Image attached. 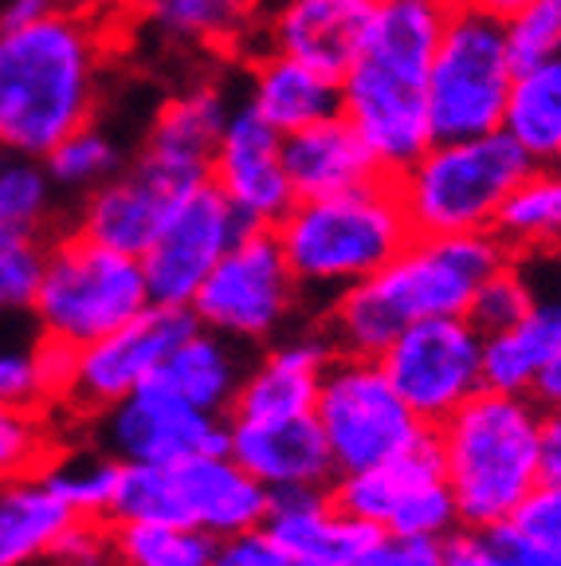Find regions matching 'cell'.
<instances>
[{
	"label": "cell",
	"mask_w": 561,
	"mask_h": 566,
	"mask_svg": "<svg viewBox=\"0 0 561 566\" xmlns=\"http://www.w3.org/2000/svg\"><path fill=\"white\" fill-rule=\"evenodd\" d=\"M507 260V244L495 232H413L389 264L322 303L318 323L338 354L381 358V350L421 318L467 315L479 283Z\"/></svg>",
	"instance_id": "6da1fadb"
},
{
	"label": "cell",
	"mask_w": 561,
	"mask_h": 566,
	"mask_svg": "<svg viewBox=\"0 0 561 566\" xmlns=\"http://www.w3.org/2000/svg\"><path fill=\"white\" fill-rule=\"evenodd\" d=\"M110 28L71 9L0 32V150L40 158L95 123Z\"/></svg>",
	"instance_id": "7a4b0ae2"
},
{
	"label": "cell",
	"mask_w": 561,
	"mask_h": 566,
	"mask_svg": "<svg viewBox=\"0 0 561 566\" xmlns=\"http://www.w3.org/2000/svg\"><path fill=\"white\" fill-rule=\"evenodd\" d=\"M447 9L440 0H381L353 63L338 75V115L385 177L432 142L428 67Z\"/></svg>",
	"instance_id": "3957f363"
},
{
	"label": "cell",
	"mask_w": 561,
	"mask_h": 566,
	"mask_svg": "<svg viewBox=\"0 0 561 566\" xmlns=\"http://www.w3.org/2000/svg\"><path fill=\"white\" fill-rule=\"evenodd\" d=\"M432 433L456 495L459 527L499 531L542 480V401L534 394L483 386Z\"/></svg>",
	"instance_id": "277c9868"
},
{
	"label": "cell",
	"mask_w": 561,
	"mask_h": 566,
	"mask_svg": "<svg viewBox=\"0 0 561 566\" xmlns=\"http://www.w3.org/2000/svg\"><path fill=\"white\" fill-rule=\"evenodd\" d=\"M272 232L307 303L322 307L389 264L413 237V224L396 181L381 174L342 193L298 197Z\"/></svg>",
	"instance_id": "5b68a950"
},
{
	"label": "cell",
	"mask_w": 561,
	"mask_h": 566,
	"mask_svg": "<svg viewBox=\"0 0 561 566\" xmlns=\"http://www.w3.org/2000/svg\"><path fill=\"white\" fill-rule=\"evenodd\" d=\"M530 158L502 130L475 138H432L393 177L413 232H491Z\"/></svg>",
	"instance_id": "8992f818"
},
{
	"label": "cell",
	"mask_w": 561,
	"mask_h": 566,
	"mask_svg": "<svg viewBox=\"0 0 561 566\" xmlns=\"http://www.w3.org/2000/svg\"><path fill=\"white\" fill-rule=\"evenodd\" d=\"M272 492L229 452H197L173 464H123L106 523H177L212 539L260 531Z\"/></svg>",
	"instance_id": "52a82bcc"
},
{
	"label": "cell",
	"mask_w": 561,
	"mask_h": 566,
	"mask_svg": "<svg viewBox=\"0 0 561 566\" xmlns=\"http://www.w3.org/2000/svg\"><path fill=\"white\" fill-rule=\"evenodd\" d=\"M146 307L149 292L138 256L95 244L75 229L67 237L47 240L44 275L32 300L40 335L80 350L130 323Z\"/></svg>",
	"instance_id": "ba28073f"
},
{
	"label": "cell",
	"mask_w": 561,
	"mask_h": 566,
	"mask_svg": "<svg viewBox=\"0 0 561 566\" xmlns=\"http://www.w3.org/2000/svg\"><path fill=\"white\" fill-rule=\"evenodd\" d=\"M518 60L507 24L467 4L447 9L428 67L432 138H475L502 130Z\"/></svg>",
	"instance_id": "9c48e42d"
},
{
	"label": "cell",
	"mask_w": 561,
	"mask_h": 566,
	"mask_svg": "<svg viewBox=\"0 0 561 566\" xmlns=\"http://www.w3.org/2000/svg\"><path fill=\"white\" fill-rule=\"evenodd\" d=\"M307 307V295L290 275L287 256L272 229L240 232L189 303L201 327L216 331L247 350L295 331Z\"/></svg>",
	"instance_id": "30bf717a"
},
{
	"label": "cell",
	"mask_w": 561,
	"mask_h": 566,
	"mask_svg": "<svg viewBox=\"0 0 561 566\" xmlns=\"http://www.w3.org/2000/svg\"><path fill=\"white\" fill-rule=\"evenodd\" d=\"M315 421L330 452L334 476L385 464L432 433L404 406L378 358H358V354H338L322 374Z\"/></svg>",
	"instance_id": "8fae6325"
},
{
	"label": "cell",
	"mask_w": 561,
	"mask_h": 566,
	"mask_svg": "<svg viewBox=\"0 0 561 566\" xmlns=\"http://www.w3.org/2000/svg\"><path fill=\"white\" fill-rule=\"evenodd\" d=\"M334 504L381 535H424L447 539L459 527L456 495L447 488L436 433L421 437L401 457L330 480Z\"/></svg>",
	"instance_id": "7c38bea8"
},
{
	"label": "cell",
	"mask_w": 561,
	"mask_h": 566,
	"mask_svg": "<svg viewBox=\"0 0 561 566\" xmlns=\"http://www.w3.org/2000/svg\"><path fill=\"white\" fill-rule=\"evenodd\" d=\"M381 370L428 429L483 389V335L467 315L421 318L381 350Z\"/></svg>",
	"instance_id": "4fadbf2b"
},
{
	"label": "cell",
	"mask_w": 561,
	"mask_h": 566,
	"mask_svg": "<svg viewBox=\"0 0 561 566\" xmlns=\"http://www.w3.org/2000/svg\"><path fill=\"white\" fill-rule=\"evenodd\" d=\"M87 424L91 444L123 464H173L197 452H229V417L204 413L158 381L87 417Z\"/></svg>",
	"instance_id": "5bb4252c"
},
{
	"label": "cell",
	"mask_w": 561,
	"mask_h": 566,
	"mask_svg": "<svg viewBox=\"0 0 561 566\" xmlns=\"http://www.w3.org/2000/svg\"><path fill=\"white\" fill-rule=\"evenodd\" d=\"M197 327V318L189 307H161L149 303L141 315L130 323L115 327L110 335L95 338V343L80 346L75 354V374H71V389L63 398V409L75 417H95L106 406L123 401L138 386L154 381L161 363L169 358L177 343Z\"/></svg>",
	"instance_id": "9a60e30c"
},
{
	"label": "cell",
	"mask_w": 561,
	"mask_h": 566,
	"mask_svg": "<svg viewBox=\"0 0 561 566\" xmlns=\"http://www.w3.org/2000/svg\"><path fill=\"white\" fill-rule=\"evenodd\" d=\"M240 232H244L240 217L209 181L197 186L193 193H184L154 237V244L141 252L149 303L189 307Z\"/></svg>",
	"instance_id": "2e32d148"
},
{
	"label": "cell",
	"mask_w": 561,
	"mask_h": 566,
	"mask_svg": "<svg viewBox=\"0 0 561 566\" xmlns=\"http://www.w3.org/2000/svg\"><path fill=\"white\" fill-rule=\"evenodd\" d=\"M209 186L229 201L244 229H275L295 205V189L283 166V134L244 103H232L229 123L212 146Z\"/></svg>",
	"instance_id": "e0dca14e"
},
{
	"label": "cell",
	"mask_w": 561,
	"mask_h": 566,
	"mask_svg": "<svg viewBox=\"0 0 561 566\" xmlns=\"http://www.w3.org/2000/svg\"><path fill=\"white\" fill-rule=\"evenodd\" d=\"M378 4L381 0H260L252 48L283 52L338 80L358 55Z\"/></svg>",
	"instance_id": "ac0fdd59"
},
{
	"label": "cell",
	"mask_w": 561,
	"mask_h": 566,
	"mask_svg": "<svg viewBox=\"0 0 561 566\" xmlns=\"http://www.w3.org/2000/svg\"><path fill=\"white\" fill-rule=\"evenodd\" d=\"M338 358V346L326 335V327H303L279 335L275 343L260 346L244 370L229 417L240 421H272V417H303L315 413L318 386L330 363Z\"/></svg>",
	"instance_id": "d6986e66"
},
{
	"label": "cell",
	"mask_w": 561,
	"mask_h": 566,
	"mask_svg": "<svg viewBox=\"0 0 561 566\" xmlns=\"http://www.w3.org/2000/svg\"><path fill=\"white\" fill-rule=\"evenodd\" d=\"M534 280V300L502 331L483 335V386L502 394H534L542 370L561 350V256H518Z\"/></svg>",
	"instance_id": "ffe728a7"
},
{
	"label": "cell",
	"mask_w": 561,
	"mask_h": 566,
	"mask_svg": "<svg viewBox=\"0 0 561 566\" xmlns=\"http://www.w3.org/2000/svg\"><path fill=\"white\" fill-rule=\"evenodd\" d=\"M232 98L216 80L184 83L177 95H169L158 106V115L149 123L146 142L134 161L149 166L161 181L189 193V189L209 181L212 146L229 123Z\"/></svg>",
	"instance_id": "44dd1931"
},
{
	"label": "cell",
	"mask_w": 561,
	"mask_h": 566,
	"mask_svg": "<svg viewBox=\"0 0 561 566\" xmlns=\"http://www.w3.org/2000/svg\"><path fill=\"white\" fill-rule=\"evenodd\" d=\"M260 531L295 566H353L381 539L378 527L353 520L334 504L330 488L272 492V507Z\"/></svg>",
	"instance_id": "7402d4cb"
},
{
	"label": "cell",
	"mask_w": 561,
	"mask_h": 566,
	"mask_svg": "<svg viewBox=\"0 0 561 566\" xmlns=\"http://www.w3.org/2000/svg\"><path fill=\"white\" fill-rule=\"evenodd\" d=\"M181 197V189L161 181L149 166L130 161L115 177H106L103 186L87 189L80 217H75V232H83L95 244H106L115 252L141 260V252L154 244V237L161 232V224H166V217Z\"/></svg>",
	"instance_id": "603a6c76"
},
{
	"label": "cell",
	"mask_w": 561,
	"mask_h": 566,
	"mask_svg": "<svg viewBox=\"0 0 561 566\" xmlns=\"http://www.w3.org/2000/svg\"><path fill=\"white\" fill-rule=\"evenodd\" d=\"M229 457L267 492L287 488H330L334 464L318 433L315 413L240 421L229 417Z\"/></svg>",
	"instance_id": "cb8c5ba5"
},
{
	"label": "cell",
	"mask_w": 561,
	"mask_h": 566,
	"mask_svg": "<svg viewBox=\"0 0 561 566\" xmlns=\"http://www.w3.org/2000/svg\"><path fill=\"white\" fill-rule=\"evenodd\" d=\"M240 103L255 111L272 130L290 134L318 118L338 115V80L283 52L252 48L244 60V98Z\"/></svg>",
	"instance_id": "d4e9b609"
},
{
	"label": "cell",
	"mask_w": 561,
	"mask_h": 566,
	"mask_svg": "<svg viewBox=\"0 0 561 566\" xmlns=\"http://www.w3.org/2000/svg\"><path fill=\"white\" fill-rule=\"evenodd\" d=\"M283 166L298 197H326L381 177L373 154L342 115L318 118L303 130L283 134Z\"/></svg>",
	"instance_id": "484cf974"
},
{
	"label": "cell",
	"mask_w": 561,
	"mask_h": 566,
	"mask_svg": "<svg viewBox=\"0 0 561 566\" xmlns=\"http://www.w3.org/2000/svg\"><path fill=\"white\" fill-rule=\"evenodd\" d=\"M247 363H252L247 346L232 343V338L216 335V331L197 323V327L169 350V358L161 363V370L154 374V381L173 389L177 398L204 409V413L229 417Z\"/></svg>",
	"instance_id": "4316f807"
},
{
	"label": "cell",
	"mask_w": 561,
	"mask_h": 566,
	"mask_svg": "<svg viewBox=\"0 0 561 566\" xmlns=\"http://www.w3.org/2000/svg\"><path fill=\"white\" fill-rule=\"evenodd\" d=\"M75 520L80 515L40 480V472L0 480V566L47 558Z\"/></svg>",
	"instance_id": "83f0119b"
},
{
	"label": "cell",
	"mask_w": 561,
	"mask_h": 566,
	"mask_svg": "<svg viewBox=\"0 0 561 566\" xmlns=\"http://www.w3.org/2000/svg\"><path fill=\"white\" fill-rule=\"evenodd\" d=\"M502 134L530 166H561V52L515 71Z\"/></svg>",
	"instance_id": "f1b7e54d"
},
{
	"label": "cell",
	"mask_w": 561,
	"mask_h": 566,
	"mask_svg": "<svg viewBox=\"0 0 561 566\" xmlns=\"http://www.w3.org/2000/svg\"><path fill=\"white\" fill-rule=\"evenodd\" d=\"M141 12L169 44L232 52V48H252L260 0H158Z\"/></svg>",
	"instance_id": "f546056e"
},
{
	"label": "cell",
	"mask_w": 561,
	"mask_h": 566,
	"mask_svg": "<svg viewBox=\"0 0 561 566\" xmlns=\"http://www.w3.org/2000/svg\"><path fill=\"white\" fill-rule=\"evenodd\" d=\"M491 232L507 244L510 256H561V166H530L510 189Z\"/></svg>",
	"instance_id": "4dcf8cb0"
},
{
	"label": "cell",
	"mask_w": 561,
	"mask_h": 566,
	"mask_svg": "<svg viewBox=\"0 0 561 566\" xmlns=\"http://www.w3.org/2000/svg\"><path fill=\"white\" fill-rule=\"evenodd\" d=\"M40 480L80 520H110V504H115L118 480H123V460H115L98 444L55 449V457L40 469Z\"/></svg>",
	"instance_id": "1f68e13d"
},
{
	"label": "cell",
	"mask_w": 561,
	"mask_h": 566,
	"mask_svg": "<svg viewBox=\"0 0 561 566\" xmlns=\"http://www.w3.org/2000/svg\"><path fill=\"white\" fill-rule=\"evenodd\" d=\"M118 566H212L220 539L177 523H110Z\"/></svg>",
	"instance_id": "d6a6232c"
},
{
	"label": "cell",
	"mask_w": 561,
	"mask_h": 566,
	"mask_svg": "<svg viewBox=\"0 0 561 566\" xmlns=\"http://www.w3.org/2000/svg\"><path fill=\"white\" fill-rule=\"evenodd\" d=\"M55 209V181L40 158L0 166V237L47 240Z\"/></svg>",
	"instance_id": "836d02e7"
},
{
	"label": "cell",
	"mask_w": 561,
	"mask_h": 566,
	"mask_svg": "<svg viewBox=\"0 0 561 566\" xmlns=\"http://www.w3.org/2000/svg\"><path fill=\"white\" fill-rule=\"evenodd\" d=\"M123 166H126L123 146H118V142L95 123H87L75 134H67V138H63L60 146L44 158V169L55 186L60 189H83V193L95 189V186H103L106 177H115Z\"/></svg>",
	"instance_id": "e575fe53"
},
{
	"label": "cell",
	"mask_w": 561,
	"mask_h": 566,
	"mask_svg": "<svg viewBox=\"0 0 561 566\" xmlns=\"http://www.w3.org/2000/svg\"><path fill=\"white\" fill-rule=\"evenodd\" d=\"M55 424L47 406H12L0 401V480L32 476L55 457Z\"/></svg>",
	"instance_id": "d590c367"
},
{
	"label": "cell",
	"mask_w": 561,
	"mask_h": 566,
	"mask_svg": "<svg viewBox=\"0 0 561 566\" xmlns=\"http://www.w3.org/2000/svg\"><path fill=\"white\" fill-rule=\"evenodd\" d=\"M40 327L32 311H0V401L12 406H44L40 378H35V350Z\"/></svg>",
	"instance_id": "8d00e7d4"
},
{
	"label": "cell",
	"mask_w": 561,
	"mask_h": 566,
	"mask_svg": "<svg viewBox=\"0 0 561 566\" xmlns=\"http://www.w3.org/2000/svg\"><path fill=\"white\" fill-rule=\"evenodd\" d=\"M530 300H534V280H530L522 260L510 256L507 264H499L479 283V292H475L472 307H467V318L475 323L479 335H491V331L510 327L530 307Z\"/></svg>",
	"instance_id": "74e56055"
},
{
	"label": "cell",
	"mask_w": 561,
	"mask_h": 566,
	"mask_svg": "<svg viewBox=\"0 0 561 566\" xmlns=\"http://www.w3.org/2000/svg\"><path fill=\"white\" fill-rule=\"evenodd\" d=\"M47 240L0 237V311H32Z\"/></svg>",
	"instance_id": "f35d334b"
},
{
	"label": "cell",
	"mask_w": 561,
	"mask_h": 566,
	"mask_svg": "<svg viewBox=\"0 0 561 566\" xmlns=\"http://www.w3.org/2000/svg\"><path fill=\"white\" fill-rule=\"evenodd\" d=\"M510 52L518 67L561 52V0H530L515 20H507Z\"/></svg>",
	"instance_id": "ab89813d"
},
{
	"label": "cell",
	"mask_w": 561,
	"mask_h": 566,
	"mask_svg": "<svg viewBox=\"0 0 561 566\" xmlns=\"http://www.w3.org/2000/svg\"><path fill=\"white\" fill-rule=\"evenodd\" d=\"M507 531L522 535L530 543H546V547H561V484L558 480H538L534 492L518 504V512L502 523Z\"/></svg>",
	"instance_id": "60d3db41"
},
{
	"label": "cell",
	"mask_w": 561,
	"mask_h": 566,
	"mask_svg": "<svg viewBox=\"0 0 561 566\" xmlns=\"http://www.w3.org/2000/svg\"><path fill=\"white\" fill-rule=\"evenodd\" d=\"M55 566H118L110 547V523L106 520H75L52 547Z\"/></svg>",
	"instance_id": "b9f144b4"
},
{
	"label": "cell",
	"mask_w": 561,
	"mask_h": 566,
	"mask_svg": "<svg viewBox=\"0 0 561 566\" xmlns=\"http://www.w3.org/2000/svg\"><path fill=\"white\" fill-rule=\"evenodd\" d=\"M353 566H444V539L424 535H381Z\"/></svg>",
	"instance_id": "7bdbcfd3"
},
{
	"label": "cell",
	"mask_w": 561,
	"mask_h": 566,
	"mask_svg": "<svg viewBox=\"0 0 561 566\" xmlns=\"http://www.w3.org/2000/svg\"><path fill=\"white\" fill-rule=\"evenodd\" d=\"M212 566H295L264 531H244L232 539H220Z\"/></svg>",
	"instance_id": "ee69618b"
},
{
	"label": "cell",
	"mask_w": 561,
	"mask_h": 566,
	"mask_svg": "<svg viewBox=\"0 0 561 566\" xmlns=\"http://www.w3.org/2000/svg\"><path fill=\"white\" fill-rule=\"evenodd\" d=\"M444 566H502L495 531L456 527L444 539Z\"/></svg>",
	"instance_id": "f6af8a7d"
},
{
	"label": "cell",
	"mask_w": 561,
	"mask_h": 566,
	"mask_svg": "<svg viewBox=\"0 0 561 566\" xmlns=\"http://www.w3.org/2000/svg\"><path fill=\"white\" fill-rule=\"evenodd\" d=\"M499 539V555L502 566H561V547H546V543H530L515 531L499 527L495 531Z\"/></svg>",
	"instance_id": "bcb514c9"
},
{
	"label": "cell",
	"mask_w": 561,
	"mask_h": 566,
	"mask_svg": "<svg viewBox=\"0 0 561 566\" xmlns=\"http://www.w3.org/2000/svg\"><path fill=\"white\" fill-rule=\"evenodd\" d=\"M538 464H542V480H558V484H561V409L542 406V441H538Z\"/></svg>",
	"instance_id": "7dc6e473"
},
{
	"label": "cell",
	"mask_w": 561,
	"mask_h": 566,
	"mask_svg": "<svg viewBox=\"0 0 561 566\" xmlns=\"http://www.w3.org/2000/svg\"><path fill=\"white\" fill-rule=\"evenodd\" d=\"M55 9H63L60 0H4V4H0V32L35 24V20L52 17Z\"/></svg>",
	"instance_id": "c3c4849f"
},
{
	"label": "cell",
	"mask_w": 561,
	"mask_h": 566,
	"mask_svg": "<svg viewBox=\"0 0 561 566\" xmlns=\"http://www.w3.org/2000/svg\"><path fill=\"white\" fill-rule=\"evenodd\" d=\"M60 4L87 20H98V24H106V28L118 24V20L138 9V0H60Z\"/></svg>",
	"instance_id": "681fc988"
},
{
	"label": "cell",
	"mask_w": 561,
	"mask_h": 566,
	"mask_svg": "<svg viewBox=\"0 0 561 566\" xmlns=\"http://www.w3.org/2000/svg\"><path fill=\"white\" fill-rule=\"evenodd\" d=\"M534 398L542 401V406H550V409H561V350L553 354V363L546 366L542 378H538Z\"/></svg>",
	"instance_id": "f907efd6"
},
{
	"label": "cell",
	"mask_w": 561,
	"mask_h": 566,
	"mask_svg": "<svg viewBox=\"0 0 561 566\" xmlns=\"http://www.w3.org/2000/svg\"><path fill=\"white\" fill-rule=\"evenodd\" d=\"M456 4H467V9H475V12H487V17H495V20H515L518 12L527 9L530 0H456Z\"/></svg>",
	"instance_id": "816d5d0a"
},
{
	"label": "cell",
	"mask_w": 561,
	"mask_h": 566,
	"mask_svg": "<svg viewBox=\"0 0 561 566\" xmlns=\"http://www.w3.org/2000/svg\"><path fill=\"white\" fill-rule=\"evenodd\" d=\"M149 4H158V0H138V9H149Z\"/></svg>",
	"instance_id": "f5cc1de1"
},
{
	"label": "cell",
	"mask_w": 561,
	"mask_h": 566,
	"mask_svg": "<svg viewBox=\"0 0 561 566\" xmlns=\"http://www.w3.org/2000/svg\"><path fill=\"white\" fill-rule=\"evenodd\" d=\"M440 4H452V0H440Z\"/></svg>",
	"instance_id": "db71d44e"
}]
</instances>
